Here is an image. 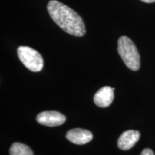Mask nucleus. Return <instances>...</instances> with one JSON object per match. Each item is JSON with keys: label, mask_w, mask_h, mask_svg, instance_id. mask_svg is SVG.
<instances>
[{"label": "nucleus", "mask_w": 155, "mask_h": 155, "mask_svg": "<svg viewBox=\"0 0 155 155\" xmlns=\"http://www.w3.org/2000/svg\"><path fill=\"white\" fill-rule=\"evenodd\" d=\"M140 155H154V152H153L152 150L147 148V149H144V150L141 152Z\"/></svg>", "instance_id": "nucleus-9"}, {"label": "nucleus", "mask_w": 155, "mask_h": 155, "mask_svg": "<svg viewBox=\"0 0 155 155\" xmlns=\"http://www.w3.org/2000/svg\"><path fill=\"white\" fill-rule=\"evenodd\" d=\"M48 11L55 23L65 32L76 37H82L86 34L83 19L68 6L57 0H51L48 4Z\"/></svg>", "instance_id": "nucleus-1"}, {"label": "nucleus", "mask_w": 155, "mask_h": 155, "mask_svg": "<svg viewBox=\"0 0 155 155\" xmlns=\"http://www.w3.org/2000/svg\"><path fill=\"white\" fill-rule=\"evenodd\" d=\"M115 88L109 86H104L95 94L94 101L95 104L101 108L109 106L113 102L114 98Z\"/></svg>", "instance_id": "nucleus-6"}, {"label": "nucleus", "mask_w": 155, "mask_h": 155, "mask_svg": "<svg viewBox=\"0 0 155 155\" xmlns=\"http://www.w3.org/2000/svg\"><path fill=\"white\" fill-rule=\"evenodd\" d=\"M141 1L144 2H146V3H153V2H155V0H141Z\"/></svg>", "instance_id": "nucleus-10"}, {"label": "nucleus", "mask_w": 155, "mask_h": 155, "mask_svg": "<svg viewBox=\"0 0 155 155\" xmlns=\"http://www.w3.org/2000/svg\"><path fill=\"white\" fill-rule=\"evenodd\" d=\"M139 138H140V132L139 131H126L121 134L118 139V147L121 150H129L137 144Z\"/></svg>", "instance_id": "nucleus-7"}, {"label": "nucleus", "mask_w": 155, "mask_h": 155, "mask_svg": "<svg viewBox=\"0 0 155 155\" xmlns=\"http://www.w3.org/2000/svg\"><path fill=\"white\" fill-rule=\"evenodd\" d=\"M17 55L23 65L32 72H40L43 68V58L37 50L32 48L19 46L17 49Z\"/></svg>", "instance_id": "nucleus-3"}, {"label": "nucleus", "mask_w": 155, "mask_h": 155, "mask_svg": "<svg viewBox=\"0 0 155 155\" xmlns=\"http://www.w3.org/2000/svg\"><path fill=\"white\" fill-rule=\"evenodd\" d=\"M118 53L128 68L137 71L140 68V55L131 39L121 36L118 40Z\"/></svg>", "instance_id": "nucleus-2"}, {"label": "nucleus", "mask_w": 155, "mask_h": 155, "mask_svg": "<svg viewBox=\"0 0 155 155\" xmlns=\"http://www.w3.org/2000/svg\"><path fill=\"white\" fill-rule=\"evenodd\" d=\"M37 121L46 127H53L61 126L66 121V117L61 113L55 111L41 112L37 116Z\"/></svg>", "instance_id": "nucleus-4"}, {"label": "nucleus", "mask_w": 155, "mask_h": 155, "mask_svg": "<svg viewBox=\"0 0 155 155\" xmlns=\"http://www.w3.org/2000/svg\"><path fill=\"white\" fill-rule=\"evenodd\" d=\"M66 139L71 143L78 145L86 144L93 139V134L90 131L82 129H73L66 133Z\"/></svg>", "instance_id": "nucleus-5"}, {"label": "nucleus", "mask_w": 155, "mask_h": 155, "mask_svg": "<svg viewBox=\"0 0 155 155\" xmlns=\"http://www.w3.org/2000/svg\"><path fill=\"white\" fill-rule=\"evenodd\" d=\"M9 154L10 155H34L30 147L19 142L12 144L9 149Z\"/></svg>", "instance_id": "nucleus-8"}]
</instances>
